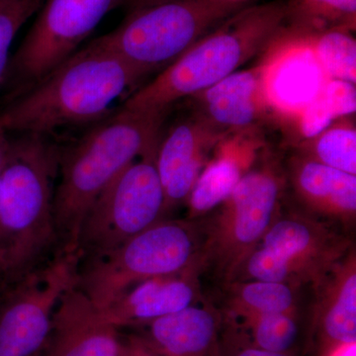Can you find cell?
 <instances>
[{
    "label": "cell",
    "mask_w": 356,
    "mask_h": 356,
    "mask_svg": "<svg viewBox=\"0 0 356 356\" xmlns=\"http://www.w3.org/2000/svg\"><path fill=\"white\" fill-rule=\"evenodd\" d=\"M118 55L91 41L0 111L6 132L48 135L105 118L145 77Z\"/></svg>",
    "instance_id": "cell-1"
},
{
    "label": "cell",
    "mask_w": 356,
    "mask_h": 356,
    "mask_svg": "<svg viewBox=\"0 0 356 356\" xmlns=\"http://www.w3.org/2000/svg\"><path fill=\"white\" fill-rule=\"evenodd\" d=\"M165 114L121 108L60 151L53 204L60 248L77 252L88 210L126 168L158 146Z\"/></svg>",
    "instance_id": "cell-2"
},
{
    "label": "cell",
    "mask_w": 356,
    "mask_h": 356,
    "mask_svg": "<svg viewBox=\"0 0 356 356\" xmlns=\"http://www.w3.org/2000/svg\"><path fill=\"white\" fill-rule=\"evenodd\" d=\"M60 151L41 134L10 139L0 170V275L13 282L40 266L57 242L53 204Z\"/></svg>",
    "instance_id": "cell-3"
},
{
    "label": "cell",
    "mask_w": 356,
    "mask_h": 356,
    "mask_svg": "<svg viewBox=\"0 0 356 356\" xmlns=\"http://www.w3.org/2000/svg\"><path fill=\"white\" fill-rule=\"evenodd\" d=\"M285 20V2L245 6L129 95L121 108L166 113L173 103L209 88L262 53Z\"/></svg>",
    "instance_id": "cell-4"
},
{
    "label": "cell",
    "mask_w": 356,
    "mask_h": 356,
    "mask_svg": "<svg viewBox=\"0 0 356 356\" xmlns=\"http://www.w3.org/2000/svg\"><path fill=\"white\" fill-rule=\"evenodd\" d=\"M202 241L194 222L161 220L114 250L81 259L76 287L103 310L143 281L200 269Z\"/></svg>",
    "instance_id": "cell-5"
},
{
    "label": "cell",
    "mask_w": 356,
    "mask_h": 356,
    "mask_svg": "<svg viewBox=\"0 0 356 356\" xmlns=\"http://www.w3.org/2000/svg\"><path fill=\"white\" fill-rule=\"evenodd\" d=\"M245 6L238 0H165L130 10L116 29L93 42L147 76Z\"/></svg>",
    "instance_id": "cell-6"
},
{
    "label": "cell",
    "mask_w": 356,
    "mask_h": 356,
    "mask_svg": "<svg viewBox=\"0 0 356 356\" xmlns=\"http://www.w3.org/2000/svg\"><path fill=\"white\" fill-rule=\"evenodd\" d=\"M156 147L133 161L91 206L77 238L81 261L110 252L163 220L165 197Z\"/></svg>",
    "instance_id": "cell-7"
},
{
    "label": "cell",
    "mask_w": 356,
    "mask_h": 356,
    "mask_svg": "<svg viewBox=\"0 0 356 356\" xmlns=\"http://www.w3.org/2000/svg\"><path fill=\"white\" fill-rule=\"evenodd\" d=\"M125 0H44L11 56L2 88L9 102L74 55L103 18Z\"/></svg>",
    "instance_id": "cell-8"
},
{
    "label": "cell",
    "mask_w": 356,
    "mask_h": 356,
    "mask_svg": "<svg viewBox=\"0 0 356 356\" xmlns=\"http://www.w3.org/2000/svg\"><path fill=\"white\" fill-rule=\"evenodd\" d=\"M281 192L282 180L273 166L245 173L206 231L203 264H212L229 283L277 216Z\"/></svg>",
    "instance_id": "cell-9"
},
{
    "label": "cell",
    "mask_w": 356,
    "mask_h": 356,
    "mask_svg": "<svg viewBox=\"0 0 356 356\" xmlns=\"http://www.w3.org/2000/svg\"><path fill=\"white\" fill-rule=\"evenodd\" d=\"M81 257L60 248L14 281L0 309V356H36L46 346L58 302L76 282Z\"/></svg>",
    "instance_id": "cell-10"
},
{
    "label": "cell",
    "mask_w": 356,
    "mask_h": 356,
    "mask_svg": "<svg viewBox=\"0 0 356 356\" xmlns=\"http://www.w3.org/2000/svg\"><path fill=\"white\" fill-rule=\"evenodd\" d=\"M261 54L257 65L267 112L287 131L332 79L318 62L308 32L284 24Z\"/></svg>",
    "instance_id": "cell-11"
},
{
    "label": "cell",
    "mask_w": 356,
    "mask_h": 356,
    "mask_svg": "<svg viewBox=\"0 0 356 356\" xmlns=\"http://www.w3.org/2000/svg\"><path fill=\"white\" fill-rule=\"evenodd\" d=\"M227 134L195 113L173 126L163 140L159 138L156 165L165 191V213L188 199L211 152Z\"/></svg>",
    "instance_id": "cell-12"
},
{
    "label": "cell",
    "mask_w": 356,
    "mask_h": 356,
    "mask_svg": "<svg viewBox=\"0 0 356 356\" xmlns=\"http://www.w3.org/2000/svg\"><path fill=\"white\" fill-rule=\"evenodd\" d=\"M259 245L305 271L312 286L353 250L350 241L329 222L303 215L276 216Z\"/></svg>",
    "instance_id": "cell-13"
},
{
    "label": "cell",
    "mask_w": 356,
    "mask_h": 356,
    "mask_svg": "<svg viewBox=\"0 0 356 356\" xmlns=\"http://www.w3.org/2000/svg\"><path fill=\"white\" fill-rule=\"evenodd\" d=\"M43 350L40 356H120L121 339L74 285L58 302Z\"/></svg>",
    "instance_id": "cell-14"
},
{
    "label": "cell",
    "mask_w": 356,
    "mask_h": 356,
    "mask_svg": "<svg viewBox=\"0 0 356 356\" xmlns=\"http://www.w3.org/2000/svg\"><path fill=\"white\" fill-rule=\"evenodd\" d=\"M312 341L321 356L356 343V259L351 250L313 286Z\"/></svg>",
    "instance_id": "cell-15"
},
{
    "label": "cell",
    "mask_w": 356,
    "mask_h": 356,
    "mask_svg": "<svg viewBox=\"0 0 356 356\" xmlns=\"http://www.w3.org/2000/svg\"><path fill=\"white\" fill-rule=\"evenodd\" d=\"M264 146L259 126L234 131L222 137L187 199L189 219L203 216L221 205L250 172Z\"/></svg>",
    "instance_id": "cell-16"
},
{
    "label": "cell",
    "mask_w": 356,
    "mask_h": 356,
    "mask_svg": "<svg viewBox=\"0 0 356 356\" xmlns=\"http://www.w3.org/2000/svg\"><path fill=\"white\" fill-rule=\"evenodd\" d=\"M196 271L143 281L129 288L103 310V320L119 327L145 325L194 305L199 297Z\"/></svg>",
    "instance_id": "cell-17"
},
{
    "label": "cell",
    "mask_w": 356,
    "mask_h": 356,
    "mask_svg": "<svg viewBox=\"0 0 356 356\" xmlns=\"http://www.w3.org/2000/svg\"><path fill=\"white\" fill-rule=\"evenodd\" d=\"M191 98L196 113L225 133L259 126L268 116L257 65L236 70Z\"/></svg>",
    "instance_id": "cell-18"
},
{
    "label": "cell",
    "mask_w": 356,
    "mask_h": 356,
    "mask_svg": "<svg viewBox=\"0 0 356 356\" xmlns=\"http://www.w3.org/2000/svg\"><path fill=\"white\" fill-rule=\"evenodd\" d=\"M290 180L300 202L318 217L350 225L356 215V175L297 154L290 163Z\"/></svg>",
    "instance_id": "cell-19"
},
{
    "label": "cell",
    "mask_w": 356,
    "mask_h": 356,
    "mask_svg": "<svg viewBox=\"0 0 356 356\" xmlns=\"http://www.w3.org/2000/svg\"><path fill=\"white\" fill-rule=\"evenodd\" d=\"M144 325L147 336L140 339L161 356H210L220 318L210 307L191 305Z\"/></svg>",
    "instance_id": "cell-20"
},
{
    "label": "cell",
    "mask_w": 356,
    "mask_h": 356,
    "mask_svg": "<svg viewBox=\"0 0 356 356\" xmlns=\"http://www.w3.org/2000/svg\"><path fill=\"white\" fill-rule=\"evenodd\" d=\"M297 154L356 175V127L353 116L332 121L324 130L297 143Z\"/></svg>",
    "instance_id": "cell-21"
},
{
    "label": "cell",
    "mask_w": 356,
    "mask_h": 356,
    "mask_svg": "<svg viewBox=\"0 0 356 356\" xmlns=\"http://www.w3.org/2000/svg\"><path fill=\"white\" fill-rule=\"evenodd\" d=\"M229 308L236 318L297 312L298 291L286 283L248 280L229 283Z\"/></svg>",
    "instance_id": "cell-22"
},
{
    "label": "cell",
    "mask_w": 356,
    "mask_h": 356,
    "mask_svg": "<svg viewBox=\"0 0 356 356\" xmlns=\"http://www.w3.org/2000/svg\"><path fill=\"white\" fill-rule=\"evenodd\" d=\"M356 0H289L285 25L305 32L355 31Z\"/></svg>",
    "instance_id": "cell-23"
},
{
    "label": "cell",
    "mask_w": 356,
    "mask_h": 356,
    "mask_svg": "<svg viewBox=\"0 0 356 356\" xmlns=\"http://www.w3.org/2000/svg\"><path fill=\"white\" fill-rule=\"evenodd\" d=\"M318 62L332 79L356 81V41L351 31L332 29L308 32Z\"/></svg>",
    "instance_id": "cell-24"
},
{
    "label": "cell",
    "mask_w": 356,
    "mask_h": 356,
    "mask_svg": "<svg viewBox=\"0 0 356 356\" xmlns=\"http://www.w3.org/2000/svg\"><path fill=\"white\" fill-rule=\"evenodd\" d=\"M248 280L286 283L296 287L312 285L310 278L303 269L261 245H257L243 259L229 283Z\"/></svg>",
    "instance_id": "cell-25"
},
{
    "label": "cell",
    "mask_w": 356,
    "mask_h": 356,
    "mask_svg": "<svg viewBox=\"0 0 356 356\" xmlns=\"http://www.w3.org/2000/svg\"><path fill=\"white\" fill-rule=\"evenodd\" d=\"M242 318L243 325L250 332V346L271 353L289 355L299 336L297 312L261 314Z\"/></svg>",
    "instance_id": "cell-26"
},
{
    "label": "cell",
    "mask_w": 356,
    "mask_h": 356,
    "mask_svg": "<svg viewBox=\"0 0 356 356\" xmlns=\"http://www.w3.org/2000/svg\"><path fill=\"white\" fill-rule=\"evenodd\" d=\"M44 0H0V89L11 60V48L18 32Z\"/></svg>",
    "instance_id": "cell-27"
},
{
    "label": "cell",
    "mask_w": 356,
    "mask_h": 356,
    "mask_svg": "<svg viewBox=\"0 0 356 356\" xmlns=\"http://www.w3.org/2000/svg\"><path fill=\"white\" fill-rule=\"evenodd\" d=\"M323 97L336 119L355 113V84L330 79L323 91Z\"/></svg>",
    "instance_id": "cell-28"
},
{
    "label": "cell",
    "mask_w": 356,
    "mask_h": 356,
    "mask_svg": "<svg viewBox=\"0 0 356 356\" xmlns=\"http://www.w3.org/2000/svg\"><path fill=\"white\" fill-rule=\"evenodd\" d=\"M120 356H161L152 350L140 337H132L125 343L121 341Z\"/></svg>",
    "instance_id": "cell-29"
},
{
    "label": "cell",
    "mask_w": 356,
    "mask_h": 356,
    "mask_svg": "<svg viewBox=\"0 0 356 356\" xmlns=\"http://www.w3.org/2000/svg\"><path fill=\"white\" fill-rule=\"evenodd\" d=\"M233 356H291L285 355V353H271L261 350V348H255V346H250L242 348L241 350L236 351Z\"/></svg>",
    "instance_id": "cell-30"
},
{
    "label": "cell",
    "mask_w": 356,
    "mask_h": 356,
    "mask_svg": "<svg viewBox=\"0 0 356 356\" xmlns=\"http://www.w3.org/2000/svg\"><path fill=\"white\" fill-rule=\"evenodd\" d=\"M9 147H10L9 134L6 132L3 129L0 128V170L8 156Z\"/></svg>",
    "instance_id": "cell-31"
},
{
    "label": "cell",
    "mask_w": 356,
    "mask_h": 356,
    "mask_svg": "<svg viewBox=\"0 0 356 356\" xmlns=\"http://www.w3.org/2000/svg\"><path fill=\"white\" fill-rule=\"evenodd\" d=\"M165 0H125L126 6H129L130 10L140 8V7L153 6V4L159 3Z\"/></svg>",
    "instance_id": "cell-32"
},
{
    "label": "cell",
    "mask_w": 356,
    "mask_h": 356,
    "mask_svg": "<svg viewBox=\"0 0 356 356\" xmlns=\"http://www.w3.org/2000/svg\"><path fill=\"white\" fill-rule=\"evenodd\" d=\"M325 356H355V344L341 346Z\"/></svg>",
    "instance_id": "cell-33"
},
{
    "label": "cell",
    "mask_w": 356,
    "mask_h": 356,
    "mask_svg": "<svg viewBox=\"0 0 356 356\" xmlns=\"http://www.w3.org/2000/svg\"><path fill=\"white\" fill-rule=\"evenodd\" d=\"M238 1H247V0H238Z\"/></svg>",
    "instance_id": "cell-34"
},
{
    "label": "cell",
    "mask_w": 356,
    "mask_h": 356,
    "mask_svg": "<svg viewBox=\"0 0 356 356\" xmlns=\"http://www.w3.org/2000/svg\"><path fill=\"white\" fill-rule=\"evenodd\" d=\"M36 356H40V355H36Z\"/></svg>",
    "instance_id": "cell-35"
}]
</instances>
